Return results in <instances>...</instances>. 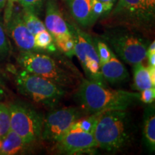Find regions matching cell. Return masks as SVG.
Returning a JSON list of instances; mask_svg holds the SVG:
<instances>
[{
    "instance_id": "4",
    "label": "cell",
    "mask_w": 155,
    "mask_h": 155,
    "mask_svg": "<svg viewBox=\"0 0 155 155\" xmlns=\"http://www.w3.org/2000/svg\"><path fill=\"white\" fill-rule=\"evenodd\" d=\"M15 84L19 94L28 99L53 109L65 94V90L48 79L22 68L16 71Z\"/></svg>"
},
{
    "instance_id": "9",
    "label": "cell",
    "mask_w": 155,
    "mask_h": 155,
    "mask_svg": "<svg viewBox=\"0 0 155 155\" xmlns=\"http://www.w3.org/2000/svg\"><path fill=\"white\" fill-rule=\"evenodd\" d=\"M5 28L7 35L20 52L37 51L35 48L34 35L25 25L22 13L13 10L12 4L8 3L6 9Z\"/></svg>"
},
{
    "instance_id": "16",
    "label": "cell",
    "mask_w": 155,
    "mask_h": 155,
    "mask_svg": "<svg viewBox=\"0 0 155 155\" xmlns=\"http://www.w3.org/2000/svg\"><path fill=\"white\" fill-rule=\"evenodd\" d=\"M143 141L150 152L155 150V111L154 105L148 104L145 108L143 120Z\"/></svg>"
},
{
    "instance_id": "21",
    "label": "cell",
    "mask_w": 155,
    "mask_h": 155,
    "mask_svg": "<svg viewBox=\"0 0 155 155\" xmlns=\"http://www.w3.org/2000/svg\"><path fill=\"white\" fill-rule=\"evenodd\" d=\"M54 42L57 49L67 57L71 58L75 55V42L73 35L71 37L56 39L54 40Z\"/></svg>"
},
{
    "instance_id": "29",
    "label": "cell",
    "mask_w": 155,
    "mask_h": 155,
    "mask_svg": "<svg viewBox=\"0 0 155 155\" xmlns=\"http://www.w3.org/2000/svg\"><path fill=\"white\" fill-rule=\"evenodd\" d=\"M147 58L148 59V65L152 67H155V53L147 55Z\"/></svg>"
},
{
    "instance_id": "5",
    "label": "cell",
    "mask_w": 155,
    "mask_h": 155,
    "mask_svg": "<svg viewBox=\"0 0 155 155\" xmlns=\"http://www.w3.org/2000/svg\"><path fill=\"white\" fill-rule=\"evenodd\" d=\"M114 53L129 65L144 62L150 41L140 34L124 29L106 31L101 36Z\"/></svg>"
},
{
    "instance_id": "26",
    "label": "cell",
    "mask_w": 155,
    "mask_h": 155,
    "mask_svg": "<svg viewBox=\"0 0 155 155\" xmlns=\"http://www.w3.org/2000/svg\"><path fill=\"white\" fill-rule=\"evenodd\" d=\"M155 98V88H150L140 91V101L146 104L154 103Z\"/></svg>"
},
{
    "instance_id": "18",
    "label": "cell",
    "mask_w": 155,
    "mask_h": 155,
    "mask_svg": "<svg viewBox=\"0 0 155 155\" xmlns=\"http://www.w3.org/2000/svg\"><path fill=\"white\" fill-rule=\"evenodd\" d=\"M101 113H96L88 114V115H83V116H82L73 122L69 130H77L94 133L95 127H96L98 118Z\"/></svg>"
},
{
    "instance_id": "1",
    "label": "cell",
    "mask_w": 155,
    "mask_h": 155,
    "mask_svg": "<svg viewBox=\"0 0 155 155\" xmlns=\"http://www.w3.org/2000/svg\"><path fill=\"white\" fill-rule=\"evenodd\" d=\"M84 115L111 110H127L140 101V93L108 88L87 78H82L74 96Z\"/></svg>"
},
{
    "instance_id": "28",
    "label": "cell",
    "mask_w": 155,
    "mask_h": 155,
    "mask_svg": "<svg viewBox=\"0 0 155 155\" xmlns=\"http://www.w3.org/2000/svg\"><path fill=\"white\" fill-rule=\"evenodd\" d=\"M98 1L103 4V5L104 6L106 12L108 14L111 11V9L114 8L117 0H98Z\"/></svg>"
},
{
    "instance_id": "19",
    "label": "cell",
    "mask_w": 155,
    "mask_h": 155,
    "mask_svg": "<svg viewBox=\"0 0 155 155\" xmlns=\"http://www.w3.org/2000/svg\"><path fill=\"white\" fill-rule=\"evenodd\" d=\"M35 37V48L38 52L48 51L54 53L57 50L54 40L47 30H42Z\"/></svg>"
},
{
    "instance_id": "33",
    "label": "cell",
    "mask_w": 155,
    "mask_h": 155,
    "mask_svg": "<svg viewBox=\"0 0 155 155\" xmlns=\"http://www.w3.org/2000/svg\"><path fill=\"white\" fill-rule=\"evenodd\" d=\"M7 1H8V3L13 4L14 2H17V0H7Z\"/></svg>"
},
{
    "instance_id": "12",
    "label": "cell",
    "mask_w": 155,
    "mask_h": 155,
    "mask_svg": "<svg viewBox=\"0 0 155 155\" xmlns=\"http://www.w3.org/2000/svg\"><path fill=\"white\" fill-rule=\"evenodd\" d=\"M44 24L53 40L72 36L69 25L64 19L56 0H48L46 2Z\"/></svg>"
},
{
    "instance_id": "7",
    "label": "cell",
    "mask_w": 155,
    "mask_h": 155,
    "mask_svg": "<svg viewBox=\"0 0 155 155\" xmlns=\"http://www.w3.org/2000/svg\"><path fill=\"white\" fill-rule=\"evenodd\" d=\"M75 42V55L78 59L87 79L104 86H107L100 69L94 39L74 25L68 24Z\"/></svg>"
},
{
    "instance_id": "22",
    "label": "cell",
    "mask_w": 155,
    "mask_h": 155,
    "mask_svg": "<svg viewBox=\"0 0 155 155\" xmlns=\"http://www.w3.org/2000/svg\"><path fill=\"white\" fill-rule=\"evenodd\" d=\"M10 129V112L9 106L0 102V138L2 139Z\"/></svg>"
},
{
    "instance_id": "31",
    "label": "cell",
    "mask_w": 155,
    "mask_h": 155,
    "mask_svg": "<svg viewBox=\"0 0 155 155\" xmlns=\"http://www.w3.org/2000/svg\"><path fill=\"white\" fill-rule=\"evenodd\" d=\"M4 96H5V91H4L2 82L1 79H0V101L2 99Z\"/></svg>"
},
{
    "instance_id": "34",
    "label": "cell",
    "mask_w": 155,
    "mask_h": 155,
    "mask_svg": "<svg viewBox=\"0 0 155 155\" xmlns=\"http://www.w3.org/2000/svg\"><path fill=\"white\" fill-rule=\"evenodd\" d=\"M1 140H2V139L0 138V145H1Z\"/></svg>"
},
{
    "instance_id": "6",
    "label": "cell",
    "mask_w": 155,
    "mask_h": 155,
    "mask_svg": "<svg viewBox=\"0 0 155 155\" xmlns=\"http://www.w3.org/2000/svg\"><path fill=\"white\" fill-rule=\"evenodd\" d=\"M10 112V129L25 142L32 144L41 139L44 117L30 104L20 101L8 106Z\"/></svg>"
},
{
    "instance_id": "8",
    "label": "cell",
    "mask_w": 155,
    "mask_h": 155,
    "mask_svg": "<svg viewBox=\"0 0 155 155\" xmlns=\"http://www.w3.org/2000/svg\"><path fill=\"white\" fill-rule=\"evenodd\" d=\"M83 114L82 111L77 107L53 108L44 117L41 139L55 144L69 130L73 122Z\"/></svg>"
},
{
    "instance_id": "11",
    "label": "cell",
    "mask_w": 155,
    "mask_h": 155,
    "mask_svg": "<svg viewBox=\"0 0 155 155\" xmlns=\"http://www.w3.org/2000/svg\"><path fill=\"white\" fill-rule=\"evenodd\" d=\"M111 15L119 20L137 27H147L152 23L147 16L140 0H117Z\"/></svg>"
},
{
    "instance_id": "20",
    "label": "cell",
    "mask_w": 155,
    "mask_h": 155,
    "mask_svg": "<svg viewBox=\"0 0 155 155\" xmlns=\"http://www.w3.org/2000/svg\"><path fill=\"white\" fill-rule=\"evenodd\" d=\"M21 13L25 25L34 36L42 30H47L44 22H42L37 15L25 10H22Z\"/></svg>"
},
{
    "instance_id": "13",
    "label": "cell",
    "mask_w": 155,
    "mask_h": 155,
    "mask_svg": "<svg viewBox=\"0 0 155 155\" xmlns=\"http://www.w3.org/2000/svg\"><path fill=\"white\" fill-rule=\"evenodd\" d=\"M73 19L81 26L91 27L96 22L94 14L95 0H64Z\"/></svg>"
},
{
    "instance_id": "30",
    "label": "cell",
    "mask_w": 155,
    "mask_h": 155,
    "mask_svg": "<svg viewBox=\"0 0 155 155\" xmlns=\"http://www.w3.org/2000/svg\"><path fill=\"white\" fill-rule=\"evenodd\" d=\"M147 68L149 70V73H150L152 83L155 85V67H152L148 65V66H147Z\"/></svg>"
},
{
    "instance_id": "27",
    "label": "cell",
    "mask_w": 155,
    "mask_h": 155,
    "mask_svg": "<svg viewBox=\"0 0 155 155\" xmlns=\"http://www.w3.org/2000/svg\"><path fill=\"white\" fill-rule=\"evenodd\" d=\"M147 16L153 22L155 15V0H140Z\"/></svg>"
},
{
    "instance_id": "24",
    "label": "cell",
    "mask_w": 155,
    "mask_h": 155,
    "mask_svg": "<svg viewBox=\"0 0 155 155\" xmlns=\"http://www.w3.org/2000/svg\"><path fill=\"white\" fill-rule=\"evenodd\" d=\"M94 39L100 64L106 63L110 59L113 51L102 39L97 38H94Z\"/></svg>"
},
{
    "instance_id": "23",
    "label": "cell",
    "mask_w": 155,
    "mask_h": 155,
    "mask_svg": "<svg viewBox=\"0 0 155 155\" xmlns=\"http://www.w3.org/2000/svg\"><path fill=\"white\" fill-rule=\"evenodd\" d=\"M10 51L11 46L5 25L0 19V62L5 61L6 58H8Z\"/></svg>"
},
{
    "instance_id": "25",
    "label": "cell",
    "mask_w": 155,
    "mask_h": 155,
    "mask_svg": "<svg viewBox=\"0 0 155 155\" xmlns=\"http://www.w3.org/2000/svg\"><path fill=\"white\" fill-rule=\"evenodd\" d=\"M22 10L30 12L38 16L41 12L45 0H17Z\"/></svg>"
},
{
    "instance_id": "3",
    "label": "cell",
    "mask_w": 155,
    "mask_h": 155,
    "mask_svg": "<svg viewBox=\"0 0 155 155\" xmlns=\"http://www.w3.org/2000/svg\"><path fill=\"white\" fill-rule=\"evenodd\" d=\"M17 62L20 68L45 78L65 90L74 88L78 84L75 72L66 69L51 56L41 52H20Z\"/></svg>"
},
{
    "instance_id": "17",
    "label": "cell",
    "mask_w": 155,
    "mask_h": 155,
    "mask_svg": "<svg viewBox=\"0 0 155 155\" xmlns=\"http://www.w3.org/2000/svg\"><path fill=\"white\" fill-rule=\"evenodd\" d=\"M134 88L135 90L141 91L154 87V84L151 79L149 70L143 63V62L133 65Z\"/></svg>"
},
{
    "instance_id": "14",
    "label": "cell",
    "mask_w": 155,
    "mask_h": 155,
    "mask_svg": "<svg viewBox=\"0 0 155 155\" xmlns=\"http://www.w3.org/2000/svg\"><path fill=\"white\" fill-rule=\"evenodd\" d=\"M100 69L106 82L111 84H119L127 81L129 78L127 69L114 52L107 62L100 64Z\"/></svg>"
},
{
    "instance_id": "10",
    "label": "cell",
    "mask_w": 155,
    "mask_h": 155,
    "mask_svg": "<svg viewBox=\"0 0 155 155\" xmlns=\"http://www.w3.org/2000/svg\"><path fill=\"white\" fill-rule=\"evenodd\" d=\"M55 150L60 154H75L91 152L97 148L94 133L69 130L55 143Z\"/></svg>"
},
{
    "instance_id": "32",
    "label": "cell",
    "mask_w": 155,
    "mask_h": 155,
    "mask_svg": "<svg viewBox=\"0 0 155 155\" xmlns=\"http://www.w3.org/2000/svg\"><path fill=\"white\" fill-rule=\"evenodd\" d=\"M7 0H0V10H2L5 7Z\"/></svg>"
},
{
    "instance_id": "2",
    "label": "cell",
    "mask_w": 155,
    "mask_h": 155,
    "mask_svg": "<svg viewBox=\"0 0 155 155\" xmlns=\"http://www.w3.org/2000/svg\"><path fill=\"white\" fill-rule=\"evenodd\" d=\"M97 148L117 152L130 144L133 137L131 119L127 110L102 112L94 131Z\"/></svg>"
},
{
    "instance_id": "15",
    "label": "cell",
    "mask_w": 155,
    "mask_h": 155,
    "mask_svg": "<svg viewBox=\"0 0 155 155\" xmlns=\"http://www.w3.org/2000/svg\"><path fill=\"white\" fill-rule=\"evenodd\" d=\"M30 145L25 142L12 129L2 139L0 155L24 154Z\"/></svg>"
}]
</instances>
